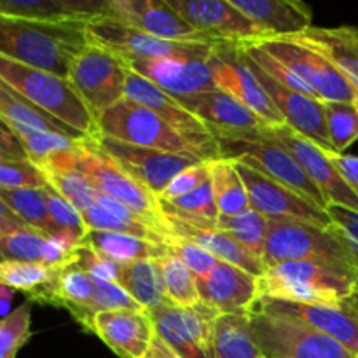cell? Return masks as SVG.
Instances as JSON below:
<instances>
[{
    "label": "cell",
    "instance_id": "b9f144b4",
    "mask_svg": "<svg viewBox=\"0 0 358 358\" xmlns=\"http://www.w3.org/2000/svg\"><path fill=\"white\" fill-rule=\"evenodd\" d=\"M217 227L233 234L248 252L264 262L266 238H268L269 220L257 210L248 208L240 215H219Z\"/></svg>",
    "mask_w": 358,
    "mask_h": 358
},
{
    "label": "cell",
    "instance_id": "e0dca14e",
    "mask_svg": "<svg viewBox=\"0 0 358 358\" xmlns=\"http://www.w3.org/2000/svg\"><path fill=\"white\" fill-rule=\"evenodd\" d=\"M196 30L217 42L227 44H257L268 35L252 23L231 0H166Z\"/></svg>",
    "mask_w": 358,
    "mask_h": 358
},
{
    "label": "cell",
    "instance_id": "4316f807",
    "mask_svg": "<svg viewBox=\"0 0 358 358\" xmlns=\"http://www.w3.org/2000/svg\"><path fill=\"white\" fill-rule=\"evenodd\" d=\"M290 41L299 42L306 48L324 55L346 79L352 83L358 94V28L311 27Z\"/></svg>",
    "mask_w": 358,
    "mask_h": 358
},
{
    "label": "cell",
    "instance_id": "8d00e7d4",
    "mask_svg": "<svg viewBox=\"0 0 358 358\" xmlns=\"http://www.w3.org/2000/svg\"><path fill=\"white\" fill-rule=\"evenodd\" d=\"M0 121L7 128H10V126H23V128L37 129V131L63 133V135L72 136L76 140H86V136L80 135L79 131L69 128L62 121L45 114L41 108H37L30 101L24 100L16 91L10 90L7 84L0 87Z\"/></svg>",
    "mask_w": 358,
    "mask_h": 358
},
{
    "label": "cell",
    "instance_id": "ab89813d",
    "mask_svg": "<svg viewBox=\"0 0 358 358\" xmlns=\"http://www.w3.org/2000/svg\"><path fill=\"white\" fill-rule=\"evenodd\" d=\"M0 199L23 220L27 226L55 234L49 219L48 191L41 189H0Z\"/></svg>",
    "mask_w": 358,
    "mask_h": 358
},
{
    "label": "cell",
    "instance_id": "bcb514c9",
    "mask_svg": "<svg viewBox=\"0 0 358 358\" xmlns=\"http://www.w3.org/2000/svg\"><path fill=\"white\" fill-rule=\"evenodd\" d=\"M327 121L329 140L334 152L345 154V150L358 140V107L353 103L339 101H322Z\"/></svg>",
    "mask_w": 358,
    "mask_h": 358
},
{
    "label": "cell",
    "instance_id": "6125c7cd",
    "mask_svg": "<svg viewBox=\"0 0 358 358\" xmlns=\"http://www.w3.org/2000/svg\"><path fill=\"white\" fill-rule=\"evenodd\" d=\"M357 358H358V357H357Z\"/></svg>",
    "mask_w": 358,
    "mask_h": 358
},
{
    "label": "cell",
    "instance_id": "836d02e7",
    "mask_svg": "<svg viewBox=\"0 0 358 358\" xmlns=\"http://www.w3.org/2000/svg\"><path fill=\"white\" fill-rule=\"evenodd\" d=\"M215 358H264L250 325V311L220 313L213 325Z\"/></svg>",
    "mask_w": 358,
    "mask_h": 358
},
{
    "label": "cell",
    "instance_id": "7dc6e473",
    "mask_svg": "<svg viewBox=\"0 0 358 358\" xmlns=\"http://www.w3.org/2000/svg\"><path fill=\"white\" fill-rule=\"evenodd\" d=\"M31 301L0 318V358H16L31 338Z\"/></svg>",
    "mask_w": 358,
    "mask_h": 358
},
{
    "label": "cell",
    "instance_id": "7c38bea8",
    "mask_svg": "<svg viewBox=\"0 0 358 358\" xmlns=\"http://www.w3.org/2000/svg\"><path fill=\"white\" fill-rule=\"evenodd\" d=\"M96 17L115 21L154 35L157 38L184 44L217 45L219 42L196 30L168 2L161 0H103Z\"/></svg>",
    "mask_w": 358,
    "mask_h": 358
},
{
    "label": "cell",
    "instance_id": "d590c367",
    "mask_svg": "<svg viewBox=\"0 0 358 358\" xmlns=\"http://www.w3.org/2000/svg\"><path fill=\"white\" fill-rule=\"evenodd\" d=\"M117 285H121L147 311L171 304L166 297L163 273L157 264V259L121 266Z\"/></svg>",
    "mask_w": 358,
    "mask_h": 358
},
{
    "label": "cell",
    "instance_id": "4fadbf2b",
    "mask_svg": "<svg viewBox=\"0 0 358 358\" xmlns=\"http://www.w3.org/2000/svg\"><path fill=\"white\" fill-rule=\"evenodd\" d=\"M208 66L212 70L217 90L224 91L250 108L255 115L264 121L268 128L285 124V119L273 103L268 91L259 84L257 77L252 73V70L241 58L238 44L219 42L210 55Z\"/></svg>",
    "mask_w": 358,
    "mask_h": 358
},
{
    "label": "cell",
    "instance_id": "11a10c76",
    "mask_svg": "<svg viewBox=\"0 0 358 358\" xmlns=\"http://www.w3.org/2000/svg\"><path fill=\"white\" fill-rule=\"evenodd\" d=\"M327 213L331 217L332 224H336L346 236L352 238L358 245V212L346 208V206L329 205Z\"/></svg>",
    "mask_w": 358,
    "mask_h": 358
},
{
    "label": "cell",
    "instance_id": "8992f818",
    "mask_svg": "<svg viewBox=\"0 0 358 358\" xmlns=\"http://www.w3.org/2000/svg\"><path fill=\"white\" fill-rule=\"evenodd\" d=\"M250 325L264 358H357L334 338L297 318L252 308Z\"/></svg>",
    "mask_w": 358,
    "mask_h": 358
},
{
    "label": "cell",
    "instance_id": "8fae6325",
    "mask_svg": "<svg viewBox=\"0 0 358 358\" xmlns=\"http://www.w3.org/2000/svg\"><path fill=\"white\" fill-rule=\"evenodd\" d=\"M86 37L90 44L100 45L122 59H208L215 45L184 44L164 41L136 28L115 23V21L94 17L86 23Z\"/></svg>",
    "mask_w": 358,
    "mask_h": 358
},
{
    "label": "cell",
    "instance_id": "94428289",
    "mask_svg": "<svg viewBox=\"0 0 358 358\" xmlns=\"http://www.w3.org/2000/svg\"><path fill=\"white\" fill-rule=\"evenodd\" d=\"M0 261H2V259H0Z\"/></svg>",
    "mask_w": 358,
    "mask_h": 358
},
{
    "label": "cell",
    "instance_id": "c3c4849f",
    "mask_svg": "<svg viewBox=\"0 0 358 358\" xmlns=\"http://www.w3.org/2000/svg\"><path fill=\"white\" fill-rule=\"evenodd\" d=\"M44 173L30 159H0V189H41Z\"/></svg>",
    "mask_w": 358,
    "mask_h": 358
},
{
    "label": "cell",
    "instance_id": "ee69618b",
    "mask_svg": "<svg viewBox=\"0 0 358 358\" xmlns=\"http://www.w3.org/2000/svg\"><path fill=\"white\" fill-rule=\"evenodd\" d=\"M94 289L93 297H91L90 304L84 310V313L77 318V324L90 332L91 324H93L94 315L105 313V311H119V310H131V311H142L143 308L122 289L121 285L112 282H105V280L93 278Z\"/></svg>",
    "mask_w": 358,
    "mask_h": 358
},
{
    "label": "cell",
    "instance_id": "d4e9b609",
    "mask_svg": "<svg viewBox=\"0 0 358 358\" xmlns=\"http://www.w3.org/2000/svg\"><path fill=\"white\" fill-rule=\"evenodd\" d=\"M268 38H289L313 27L311 7L299 0H231Z\"/></svg>",
    "mask_w": 358,
    "mask_h": 358
},
{
    "label": "cell",
    "instance_id": "9a60e30c",
    "mask_svg": "<svg viewBox=\"0 0 358 358\" xmlns=\"http://www.w3.org/2000/svg\"><path fill=\"white\" fill-rule=\"evenodd\" d=\"M96 143L126 173L131 175L157 198L163 194L164 189L177 175L205 163L191 154L164 152V150L131 145V143L117 142V140L103 138V136H98Z\"/></svg>",
    "mask_w": 358,
    "mask_h": 358
},
{
    "label": "cell",
    "instance_id": "60d3db41",
    "mask_svg": "<svg viewBox=\"0 0 358 358\" xmlns=\"http://www.w3.org/2000/svg\"><path fill=\"white\" fill-rule=\"evenodd\" d=\"M93 276L87 275L77 266L69 264L62 269L58 276L52 306L63 308L72 315L73 320H77L90 304L91 297H93Z\"/></svg>",
    "mask_w": 358,
    "mask_h": 358
},
{
    "label": "cell",
    "instance_id": "9c48e42d",
    "mask_svg": "<svg viewBox=\"0 0 358 358\" xmlns=\"http://www.w3.org/2000/svg\"><path fill=\"white\" fill-rule=\"evenodd\" d=\"M294 261H322L357 268L352 255L329 227L324 229L310 224L269 220L264 248L266 271Z\"/></svg>",
    "mask_w": 358,
    "mask_h": 358
},
{
    "label": "cell",
    "instance_id": "6f0895ef",
    "mask_svg": "<svg viewBox=\"0 0 358 358\" xmlns=\"http://www.w3.org/2000/svg\"><path fill=\"white\" fill-rule=\"evenodd\" d=\"M0 145L6 147V149L9 150L14 157H17V159H28L27 154H24V150H23V147H21V143L17 142L16 136L13 135V131H10V129L7 128L2 121H0Z\"/></svg>",
    "mask_w": 358,
    "mask_h": 358
},
{
    "label": "cell",
    "instance_id": "5b68a950",
    "mask_svg": "<svg viewBox=\"0 0 358 358\" xmlns=\"http://www.w3.org/2000/svg\"><path fill=\"white\" fill-rule=\"evenodd\" d=\"M77 168L90 177L101 194L124 205L171 243L173 229L161 210L159 198L126 173L107 152L101 150L96 140H83L77 150Z\"/></svg>",
    "mask_w": 358,
    "mask_h": 358
},
{
    "label": "cell",
    "instance_id": "db71d44e",
    "mask_svg": "<svg viewBox=\"0 0 358 358\" xmlns=\"http://www.w3.org/2000/svg\"><path fill=\"white\" fill-rule=\"evenodd\" d=\"M329 159L334 164L338 173L341 175L343 180L348 184L358 198V156H352V154H338V152H329Z\"/></svg>",
    "mask_w": 358,
    "mask_h": 358
},
{
    "label": "cell",
    "instance_id": "f907efd6",
    "mask_svg": "<svg viewBox=\"0 0 358 358\" xmlns=\"http://www.w3.org/2000/svg\"><path fill=\"white\" fill-rule=\"evenodd\" d=\"M170 247L177 252L178 257H180L182 261H184V264L191 269L192 275L196 276V280L206 278V276L222 262L219 261L215 255L206 252L205 248L198 247V245L191 243V241L180 240V238H173Z\"/></svg>",
    "mask_w": 358,
    "mask_h": 358
},
{
    "label": "cell",
    "instance_id": "91938a15",
    "mask_svg": "<svg viewBox=\"0 0 358 358\" xmlns=\"http://www.w3.org/2000/svg\"><path fill=\"white\" fill-rule=\"evenodd\" d=\"M14 297V290L9 289V287L0 285V313H6L7 308L10 306Z\"/></svg>",
    "mask_w": 358,
    "mask_h": 358
},
{
    "label": "cell",
    "instance_id": "cb8c5ba5",
    "mask_svg": "<svg viewBox=\"0 0 358 358\" xmlns=\"http://www.w3.org/2000/svg\"><path fill=\"white\" fill-rule=\"evenodd\" d=\"M201 303L219 313L250 311L259 297V278L245 269L220 262L206 278L196 280Z\"/></svg>",
    "mask_w": 358,
    "mask_h": 358
},
{
    "label": "cell",
    "instance_id": "681fc988",
    "mask_svg": "<svg viewBox=\"0 0 358 358\" xmlns=\"http://www.w3.org/2000/svg\"><path fill=\"white\" fill-rule=\"evenodd\" d=\"M45 191H48L49 219L55 226V233L56 231H77V233L86 234L83 213L73 208L65 198H62L51 185H45Z\"/></svg>",
    "mask_w": 358,
    "mask_h": 358
},
{
    "label": "cell",
    "instance_id": "277c9868",
    "mask_svg": "<svg viewBox=\"0 0 358 358\" xmlns=\"http://www.w3.org/2000/svg\"><path fill=\"white\" fill-rule=\"evenodd\" d=\"M0 79L45 114L52 115L86 138H98L96 117L90 112L69 79L21 65L0 56Z\"/></svg>",
    "mask_w": 358,
    "mask_h": 358
},
{
    "label": "cell",
    "instance_id": "f1b7e54d",
    "mask_svg": "<svg viewBox=\"0 0 358 358\" xmlns=\"http://www.w3.org/2000/svg\"><path fill=\"white\" fill-rule=\"evenodd\" d=\"M79 147L76 150H69V152L55 154L38 163L37 168L44 173L48 185H51L62 198H65L73 208L83 213L96 205L100 191L94 187L90 177H86L77 168Z\"/></svg>",
    "mask_w": 358,
    "mask_h": 358
},
{
    "label": "cell",
    "instance_id": "7a4b0ae2",
    "mask_svg": "<svg viewBox=\"0 0 358 358\" xmlns=\"http://www.w3.org/2000/svg\"><path fill=\"white\" fill-rule=\"evenodd\" d=\"M357 290V268L322 261L283 262L259 278V297L290 303L339 304L353 301Z\"/></svg>",
    "mask_w": 358,
    "mask_h": 358
},
{
    "label": "cell",
    "instance_id": "74e56055",
    "mask_svg": "<svg viewBox=\"0 0 358 358\" xmlns=\"http://www.w3.org/2000/svg\"><path fill=\"white\" fill-rule=\"evenodd\" d=\"M210 180L220 215H240L252 208L248 192L234 161L217 159L210 163Z\"/></svg>",
    "mask_w": 358,
    "mask_h": 358
},
{
    "label": "cell",
    "instance_id": "d6986e66",
    "mask_svg": "<svg viewBox=\"0 0 358 358\" xmlns=\"http://www.w3.org/2000/svg\"><path fill=\"white\" fill-rule=\"evenodd\" d=\"M238 49H240L241 58L247 63L248 69H250L252 73L257 77L259 84L268 91L269 98H271L273 103L276 105L280 114L285 119V124L290 126V128H292L294 131L299 133V135L306 136L308 140L317 143L320 149L327 150V152H334V147H332L331 140H329L324 103H322L320 100H317V98L297 93V91L280 84L278 80L269 77L264 70L259 69V66L241 51L240 44H238Z\"/></svg>",
    "mask_w": 358,
    "mask_h": 358
},
{
    "label": "cell",
    "instance_id": "44dd1931",
    "mask_svg": "<svg viewBox=\"0 0 358 358\" xmlns=\"http://www.w3.org/2000/svg\"><path fill=\"white\" fill-rule=\"evenodd\" d=\"M252 308L264 313L303 320L304 324L334 338L358 357V308L352 301L339 304H303L259 297Z\"/></svg>",
    "mask_w": 358,
    "mask_h": 358
},
{
    "label": "cell",
    "instance_id": "f5cc1de1",
    "mask_svg": "<svg viewBox=\"0 0 358 358\" xmlns=\"http://www.w3.org/2000/svg\"><path fill=\"white\" fill-rule=\"evenodd\" d=\"M208 178H210V163H201L198 164V166L189 168V170L182 171L180 175H177V177L170 182V185L164 189V192L159 196V199L182 198V196L196 191V189H198L199 185L205 184Z\"/></svg>",
    "mask_w": 358,
    "mask_h": 358
},
{
    "label": "cell",
    "instance_id": "5bb4252c",
    "mask_svg": "<svg viewBox=\"0 0 358 358\" xmlns=\"http://www.w3.org/2000/svg\"><path fill=\"white\" fill-rule=\"evenodd\" d=\"M157 338L170 345L182 358H215L213 325L219 311L205 303L180 308L166 304L149 311Z\"/></svg>",
    "mask_w": 358,
    "mask_h": 358
},
{
    "label": "cell",
    "instance_id": "f35d334b",
    "mask_svg": "<svg viewBox=\"0 0 358 358\" xmlns=\"http://www.w3.org/2000/svg\"><path fill=\"white\" fill-rule=\"evenodd\" d=\"M161 273H163L164 289H166V297L173 306L189 308L201 303L198 292V283L196 276L192 275L191 269L184 264L177 252L170 247L166 255L157 259Z\"/></svg>",
    "mask_w": 358,
    "mask_h": 358
},
{
    "label": "cell",
    "instance_id": "6da1fadb",
    "mask_svg": "<svg viewBox=\"0 0 358 358\" xmlns=\"http://www.w3.org/2000/svg\"><path fill=\"white\" fill-rule=\"evenodd\" d=\"M90 44L86 23H44L0 16V56L69 79L76 56Z\"/></svg>",
    "mask_w": 358,
    "mask_h": 358
},
{
    "label": "cell",
    "instance_id": "ac0fdd59",
    "mask_svg": "<svg viewBox=\"0 0 358 358\" xmlns=\"http://www.w3.org/2000/svg\"><path fill=\"white\" fill-rule=\"evenodd\" d=\"M126 98L135 101V103L143 105L154 114L159 115L171 128L177 129L182 136L196 143L206 154L208 161L222 159L219 143L208 131V128L198 117H194L191 112L185 110L184 105L177 98L164 93L156 84L133 72L131 69H129L128 79H126Z\"/></svg>",
    "mask_w": 358,
    "mask_h": 358
},
{
    "label": "cell",
    "instance_id": "2e32d148",
    "mask_svg": "<svg viewBox=\"0 0 358 358\" xmlns=\"http://www.w3.org/2000/svg\"><path fill=\"white\" fill-rule=\"evenodd\" d=\"M234 164L248 192L252 208L262 213L268 220L310 224V226L324 227V229L331 227L332 220L327 210L311 205L289 187L264 177L247 164L236 163V161Z\"/></svg>",
    "mask_w": 358,
    "mask_h": 358
},
{
    "label": "cell",
    "instance_id": "7bdbcfd3",
    "mask_svg": "<svg viewBox=\"0 0 358 358\" xmlns=\"http://www.w3.org/2000/svg\"><path fill=\"white\" fill-rule=\"evenodd\" d=\"M9 129L16 136L17 142L21 143L27 157L35 166L48 159V157L55 156V154L76 150L83 142V140H76L72 136L63 135V133L37 131V129L23 128V126H10Z\"/></svg>",
    "mask_w": 358,
    "mask_h": 358
},
{
    "label": "cell",
    "instance_id": "52a82bcc",
    "mask_svg": "<svg viewBox=\"0 0 358 358\" xmlns=\"http://www.w3.org/2000/svg\"><path fill=\"white\" fill-rule=\"evenodd\" d=\"M96 126L98 136L103 138L164 150V152L191 154L205 163H212L196 143L182 136L177 129L171 128L152 110L128 98L105 110L96 119Z\"/></svg>",
    "mask_w": 358,
    "mask_h": 358
},
{
    "label": "cell",
    "instance_id": "f546056e",
    "mask_svg": "<svg viewBox=\"0 0 358 358\" xmlns=\"http://www.w3.org/2000/svg\"><path fill=\"white\" fill-rule=\"evenodd\" d=\"M170 224L171 229H173V238L191 241V243L198 245V247L205 248L206 252L215 255L219 261L231 266H236L240 269H245V271L257 276V278H261L266 273L264 262L255 257L252 252H248L227 231L219 229V227H215V229H198V227H191L182 222Z\"/></svg>",
    "mask_w": 358,
    "mask_h": 358
},
{
    "label": "cell",
    "instance_id": "680465c9",
    "mask_svg": "<svg viewBox=\"0 0 358 358\" xmlns=\"http://www.w3.org/2000/svg\"><path fill=\"white\" fill-rule=\"evenodd\" d=\"M143 358H182V357L178 355L170 345H166L163 339L156 336V338L152 339V343H150L149 350H147L145 357Z\"/></svg>",
    "mask_w": 358,
    "mask_h": 358
},
{
    "label": "cell",
    "instance_id": "d6a6232c",
    "mask_svg": "<svg viewBox=\"0 0 358 358\" xmlns=\"http://www.w3.org/2000/svg\"><path fill=\"white\" fill-rule=\"evenodd\" d=\"M83 220L86 231H105V233H121L131 234V236L143 238V240L157 241V243H166L170 241L157 234L147 222H143L136 213L126 208L121 203L114 201L108 196H98L96 205L90 210L83 212Z\"/></svg>",
    "mask_w": 358,
    "mask_h": 358
},
{
    "label": "cell",
    "instance_id": "f6af8a7d",
    "mask_svg": "<svg viewBox=\"0 0 358 358\" xmlns=\"http://www.w3.org/2000/svg\"><path fill=\"white\" fill-rule=\"evenodd\" d=\"M49 236L51 234L30 226L9 234H0V259L2 261L42 262L44 264V254Z\"/></svg>",
    "mask_w": 358,
    "mask_h": 358
},
{
    "label": "cell",
    "instance_id": "7402d4cb",
    "mask_svg": "<svg viewBox=\"0 0 358 358\" xmlns=\"http://www.w3.org/2000/svg\"><path fill=\"white\" fill-rule=\"evenodd\" d=\"M126 63L133 72L177 100L217 90L208 59H129Z\"/></svg>",
    "mask_w": 358,
    "mask_h": 358
},
{
    "label": "cell",
    "instance_id": "9f6ffc18",
    "mask_svg": "<svg viewBox=\"0 0 358 358\" xmlns=\"http://www.w3.org/2000/svg\"><path fill=\"white\" fill-rule=\"evenodd\" d=\"M23 227H27V224L0 199V234L14 233V231L23 229Z\"/></svg>",
    "mask_w": 358,
    "mask_h": 358
},
{
    "label": "cell",
    "instance_id": "3957f363",
    "mask_svg": "<svg viewBox=\"0 0 358 358\" xmlns=\"http://www.w3.org/2000/svg\"><path fill=\"white\" fill-rule=\"evenodd\" d=\"M217 140L222 159L247 164L264 177L285 185L311 205L327 210V201L292 154L271 135L268 126L247 131H210Z\"/></svg>",
    "mask_w": 358,
    "mask_h": 358
},
{
    "label": "cell",
    "instance_id": "ffe728a7",
    "mask_svg": "<svg viewBox=\"0 0 358 358\" xmlns=\"http://www.w3.org/2000/svg\"><path fill=\"white\" fill-rule=\"evenodd\" d=\"M269 131L292 154L294 159L306 171V175L313 180V184L320 189L327 205L346 206V208L358 212L357 194L343 180L341 175L338 173L334 164L329 159L327 150L320 149L317 143L294 131L287 124L269 128Z\"/></svg>",
    "mask_w": 358,
    "mask_h": 358
},
{
    "label": "cell",
    "instance_id": "e575fe53",
    "mask_svg": "<svg viewBox=\"0 0 358 358\" xmlns=\"http://www.w3.org/2000/svg\"><path fill=\"white\" fill-rule=\"evenodd\" d=\"M159 205L170 222H182L198 229H215L220 215L210 178L182 198L159 199Z\"/></svg>",
    "mask_w": 358,
    "mask_h": 358
},
{
    "label": "cell",
    "instance_id": "816d5d0a",
    "mask_svg": "<svg viewBox=\"0 0 358 358\" xmlns=\"http://www.w3.org/2000/svg\"><path fill=\"white\" fill-rule=\"evenodd\" d=\"M73 266L80 268L83 271H86L87 275H91L93 278L105 280V282L117 283L119 275H121V266L114 264L108 259L101 257L96 252H93L91 248L79 245L73 255Z\"/></svg>",
    "mask_w": 358,
    "mask_h": 358
},
{
    "label": "cell",
    "instance_id": "1f68e13d",
    "mask_svg": "<svg viewBox=\"0 0 358 358\" xmlns=\"http://www.w3.org/2000/svg\"><path fill=\"white\" fill-rule=\"evenodd\" d=\"M80 245L91 248L117 266H129L147 259H159L170 250V245L166 243L143 240L131 234L105 233V231H86Z\"/></svg>",
    "mask_w": 358,
    "mask_h": 358
},
{
    "label": "cell",
    "instance_id": "484cf974",
    "mask_svg": "<svg viewBox=\"0 0 358 358\" xmlns=\"http://www.w3.org/2000/svg\"><path fill=\"white\" fill-rule=\"evenodd\" d=\"M185 110L198 117L208 131H247L264 128V121L224 91L215 90L180 98Z\"/></svg>",
    "mask_w": 358,
    "mask_h": 358
},
{
    "label": "cell",
    "instance_id": "83f0119b",
    "mask_svg": "<svg viewBox=\"0 0 358 358\" xmlns=\"http://www.w3.org/2000/svg\"><path fill=\"white\" fill-rule=\"evenodd\" d=\"M103 0H0V16L44 23H90Z\"/></svg>",
    "mask_w": 358,
    "mask_h": 358
},
{
    "label": "cell",
    "instance_id": "603a6c76",
    "mask_svg": "<svg viewBox=\"0 0 358 358\" xmlns=\"http://www.w3.org/2000/svg\"><path fill=\"white\" fill-rule=\"evenodd\" d=\"M90 332L98 336L119 358H143L156 338L154 322L147 310L98 313Z\"/></svg>",
    "mask_w": 358,
    "mask_h": 358
},
{
    "label": "cell",
    "instance_id": "30bf717a",
    "mask_svg": "<svg viewBox=\"0 0 358 358\" xmlns=\"http://www.w3.org/2000/svg\"><path fill=\"white\" fill-rule=\"evenodd\" d=\"M257 45L296 73L320 101H339L358 107L355 87L318 51L290 38H266Z\"/></svg>",
    "mask_w": 358,
    "mask_h": 358
},
{
    "label": "cell",
    "instance_id": "ba28073f",
    "mask_svg": "<svg viewBox=\"0 0 358 358\" xmlns=\"http://www.w3.org/2000/svg\"><path fill=\"white\" fill-rule=\"evenodd\" d=\"M129 66L126 59L100 45L87 44L70 66L69 83L94 117L126 98Z\"/></svg>",
    "mask_w": 358,
    "mask_h": 358
},
{
    "label": "cell",
    "instance_id": "4dcf8cb0",
    "mask_svg": "<svg viewBox=\"0 0 358 358\" xmlns=\"http://www.w3.org/2000/svg\"><path fill=\"white\" fill-rule=\"evenodd\" d=\"M66 266H48L42 262L0 261V285L20 290L31 303H55L58 276Z\"/></svg>",
    "mask_w": 358,
    "mask_h": 358
}]
</instances>
